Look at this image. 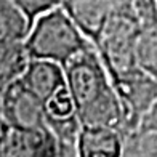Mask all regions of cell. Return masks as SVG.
Masks as SVG:
<instances>
[{"label": "cell", "instance_id": "obj_7", "mask_svg": "<svg viewBox=\"0 0 157 157\" xmlns=\"http://www.w3.org/2000/svg\"><path fill=\"white\" fill-rule=\"evenodd\" d=\"M136 0H63L66 8L85 35L93 42L112 15L133 11Z\"/></svg>", "mask_w": 157, "mask_h": 157}, {"label": "cell", "instance_id": "obj_10", "mask_svg": "<svg viewBox=\"0 0 157 157\" xmlns=\"http://www.w3.org/2000/svg\"><path fill=\"white\" fill-rule=\"evenodd\" d=\"M32 23L11 0H0V44L26 42Z\"/></svg>", "mask_w": 157, "mask_h": 157}, {"label": "cell", "instance_id": "obj_4", "mask_svg": "<svg viewBox=\"0 0 157 157\" xmlns=\"http://www.w3.org/2000/svg\"><path fill=\"white\" fill-rule=\"evenodd\" d=\"M124 109V135L141 127L147 112L157 103V77L136 66L128 72L112 78Z\"/></svg>", "mask_w": 157, "mask_h": 157}, {"label": "cell", "instance_id": "obj_11", "mask_svg": "<svg viewBox=\"0 0 157 157\" xmlns=\"http://www.w3.org/2000/svg\"><path fill=\"white\" fill-rule=\"evenodd\" d=\"M47 124L53 132L56 143L59 147V157H77L78 136H80L82 124L77 114L66 117H52L47 116Z\"/></svg>", "mask_w": 157, "mask_h": 157}, {"label": "cell", "instance_id": "obj_6", "mask_svg": "<svg viewBox=\"0 0 157 157\" xmlns=\"http://www.w3.org/2000/svg\"><path fill=\"white\" fill-rule=\"evenodd\" d=\"M2 157H59V147L50 127L21 128L0 120Z\"/></svg>", "mask_w": 157, "mask_h": 157}, {"label": "cell", "instance_id": "obj_9", "mask_svg": "<svg viewBox=\"0 0 157 157\" xmlns=\"http://www.w3.org/2000/svg\"><path fill=\"white\" fill-rule=\"evenodd\" d=\"M19 78L45 103L66 87L64 66L48 59H31Z\"/></svg>", "mask_w": 157, "mask_h": 157}, {"label": "cell", "instance_id": "obj_3", "mask_svg": "<svg viewBox=\"0 0 157 157\" xmlns=\"http://www.w3.org/2000/svg\"><path fill=\"white\" fill-rule=\"evenodd\" d=\"M138 37L140 26L136 10L117 13L108 19L101 34L95 40V47L111 78L140 66Z\"/></svg>", "mask_w": 157, "mask_h": 157}, {"label": "cell", "instance_id": "obj_15", "mask_svg": "<svg viewBox=\"0 0 157 157\" xmlns=\"http://www.w3.org/2000/svg\"><path fill=\"white\" fill-rule=\"evenodd\" d=\"M11 2L26 13V16L31 19V23H34L44 13L63 5V0H11Z\"/></svg>", "mask_w": 157, "mask_h": 157}, {"label": "cell", "instance_id": "obj_12", "mask_svg": "<svg viewBox=\"0 0 157 157\" xmlns=\"http://www.w3.org/2000/svg\"><path fill=\"white\" fill-rule=\"evenodd\" d=\"M29 61L31 56L27 53L26 42L0 44V87L19 78Z\"/></svg>", "mask_w": 157, "mask_h": 157}, {"label": "cell", "instance_id": "obj_5", "mask_svg": "<svg viewBox=\"0 0 157 157\" xmlns=\"http://www.w3.org/2000/svg\"><path fill=\"white\" fill-rule=\"evenodd\" d=\"M0 117L3 122L21 128L45 127L47 104L21 78L2 87L0 95Z\"/></svg>", "mask_w": 157, "mask_h": 157}, {"label": "cell", "instance_id": "obj_2", "mask_svg": "<svg viewBox=\"0 0 157 157\" xmlns=\"http://www.w3.org/2000/svg\"><path fill=\"white\" fill-rule=\"evenodd\" d=\"M93 45L63 5L44 13L32 23L26 39L31 59H48L66 64Z\"/></svg>", "mask_w": 157, "mask_h": 157}, {"label": "cell", "instance_id": "obj_13", "mask_svg": "<svg viewBox=\"0 0 157 157\" xmlns=\"http://www.w3.org/2000/svg\"><path fill=\"white\" fill-rule=\"evenodd\" d=\"M124 155L157 157V128H138L125 135Z\"/></svg>", "mask_w": 157, "mask_h": 157}, {"label": "cell", "instance_id": "obj_8", "mask_svg": "<svg viewBox=\"0 0 157 157\" xmlns=\"http://www.w3.org/2000/svg\"><path fill=\"white\" fill-rule=\"evenodd\" d=\"M125 135L122 130L103 125H82L78 136V157H119L124 155Z\"/></svg>", "mask_w": 157, "mask_h": 157}, {"label": "cell", "instance_id": "obj_14", "mask_svg": "<svg viewBox=\"0 0 157 157\" xmlns=\"http://www.w3.org/2000/svg\"><path fill=\"white\" fill-rule=\"evenodd\" d=\"M45 104H47V116L66 117V116H71V114H75L74 101H72V96H71L67 85L64 88H61L55 96L50 98Z\"/></svg>", "mask_w": 157, "mask_h": 157}, {"label": "cell", "instance_id": "obj_1", "mask_svg": "<svg viewBox=\"0 0 157 157\" xmlns=\"http://www.w3.org/2000/svg\"><path fill=\"white\" fill-rule=\"evenodd\" d=\"M64 72L80 124L114 127L124 133L122 103L95 44L74 56Z\"/></svg>", "mask_w": 157, "mask_h": 157}]
</instances>
